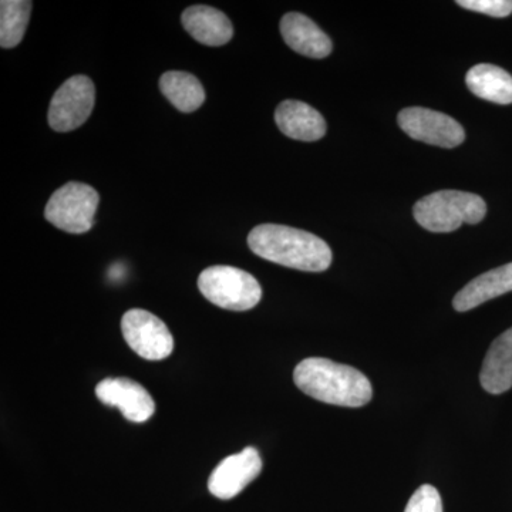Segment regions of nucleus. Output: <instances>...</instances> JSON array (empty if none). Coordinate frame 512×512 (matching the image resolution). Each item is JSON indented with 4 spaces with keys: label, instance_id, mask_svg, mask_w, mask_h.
I'll return each mask as SVG.
<instances>
[{
    "label": "nucleus",
    "instance_id": "4",
    "mask_svg": "<svg viewBox=\"0 0 512 512\" xmlns=\"http://www.w3.org/2000/svg\"><path fill=\"white\" fill-rule=\"evenodd\" d=\"M198 288L205 299L227 311H249L262 298L261 285L254 276L234 266L204 269L198 276Z\"/></svg>",
    "mask_w": 512,
    "mask_h": 512
},
{
    "label": "nucleus",
    "instance_id": "15",
    "mask_svg": "<svg viewBox=\"0 0 512 512\" xmlns=\"http://www.w3.org/2000/svg\"><path fill=\"white\" fill-rule=\"evenodd\" d=\"M485 392L503 394L512 387V328L498 336L485 355L480 373Z\"/></svg>",
    "mask_w": 512,
    "mask_h": 512
},
{
    "label": "nucleus",
    "instance_id": "7",
    "mask_svg": "<svg viewBox=\"0 0 512 512\" xmlns=\"http://www.w3.org/2000/svg\"><path fill=\"white\" fill-rule=\"evenodd\" d=\"M121 332L131 350L146 360H163L173 353L174 338L153 313L131 309L121 319Z\"/></svg>",
    "mask_w": 512,
    "mask_h": 512
},
{
    "label": "nucleus",
    "instance_id": "16",
    "mask_svg": "<svg viewBox=\"0 0 512 512\" xmlns=\"http://www.w3.org/2000/svg\"><path fill=\"white\" fill-rule=\"evenodd\" d=\"M468 89L480 99L491 103H512V76L494 64L481 63L471 67L466 76Z\"/></svg>",
    "mask_w": 512,
    "mask_h": 512
},
{
    "label": "nucleus",
    "instance_id": "2",
    "mask_svg": "<svg viewBox=\"0 0 512 512\" xmlns=\"http://www.w3.org/2000/svg\"><path fill=\"white\" fill-rule=\"evenodd\" d=\"M293 380L306 396L333 406L363 407L373 397L372 383L362 372L323 357L302 360Z\"/></svg>",
    "mask_w": 512,
    "mask_h": 512
},
{
    "label": "nucleus",
    "instance_id": "6",
    "mask_svg": "<svg viewBox=\"0 0 512 512\" xmlns=\"http://www.w3.org/2000/svg\"><path fill=\"white\" fill-rule=\"evenodd\" d=\"M96 103V89L89 77L74 76L64 82L53 96L49 126L57 133H69L86 123Z\"/></svg>",
    "mask_w": 512,
    "mask_h": 512
},
{
    "label": "nucleus",
    "instance_id": "10",
    "mask_svg": "<svg viewBox=\"0 0 512 512\" xmlns=\"http://www.w3.org/2000/svg\"><path fill=\"white\" fill-rule=\"evenodd\" d=\"M101 403L117 407L128 421L144 423L156 413V403L140 383L127 377H109L96 386Z\"/></svg>",
    "mask_w": 512,
    "mask_h": 512
},
{
    "label": "nucleus",
    "instance_id": "17",
    "mask_svg": "<svg viewBox=\"0 0 512 512\" xmlns=\"http://www.w3.org/2000/svg\"><path fill=\"white\" fill-rule=\"evenodd\" d=\"M160 89L175 109L192 113L205 101L204 87L197 77L187 72H167L161 76Z\"/></svg>",
    "mask_w": 512,
    "mask_h": 512
},
{
    "label": "nucleus",
    "instance_id": "13",
    "mask_svg": "<svg viewBox=\"0 0 512 512\" xmlns=\"http://www.w3.org/2000/svg\"><path fill=\"white\" fill-rule=\"evenodd\" d=\"M181 22L184 29L202 45H227L234 36L231 20L221 10L211 6L195 5L185 9Z\"/></svg>",
    "mask_w": 512,
    "mask_h": 512
},
{
    "label": "nucleus",
    "instance_id": "3",
    "mask_svg": "<svg viewBox=\"0 0 512 512\" xmlns=\"http://www.w3.org/2000/svg\"><path fill=\"white\" fill-rule=\"evenodd\" d=\"M413 214L427 231L446 234L457 231L463 224L476 225L483 221L487 204L480 195L471 192L444 190L417 201Z\"/></svg>",
    "mask_w": 512,
    "mask_h": 512
},
{
    "label": "nucleus",
    "instance_id": "20",
    "mask_svg": "<svg viewBox=\"0 0 512 512\" xmlns=\"http://www.w3.org/2000/svg\"><path fill=\"white\" fill-rule=\"evenodd\" d=\"M457 5L493 18H507L512 13V0H458Z\"/></svg>",
    "mask_w": 512,
    "mask_h": 512
},
{
    "label": "nucleus",
    "instance_id": "5",
    "mask_svg": "<svg viewBox=\"0 0 512 512\" xmlns=\"http://www.w3.org/2000/svg\"><path fill=\"white\" fill-rule=\"evenodd\" d=\"M99 202V192L90 185L69 183L50 197L45 217L64 232L86 234L93 228Z\"/></svg>",
    "mask_w": 512,
    "mask_h": 512
},
{
    "label": "nucleus",
    "instance_id": "19",
    "mask_svg": "<svg viewBox=\"0 0 512 512\" xmlns=\"http://www.w3.org/2000/svg\"><path fill=\"white\" fill-rule=\"evenodd\" d=\"M404 512H443V501L437 488L424 484L412 495Z\"/></svg>",
    "mask_w": 512,
    "mask_h": 512
},
{
    "label": "nucleus",
    "instance_id": "12",
    "mask_svg": "<svg viewBox=\"0 0 512 512\" xmlns=\"http://www.w3.org/2000/svg\"><path fill=\"white\" fill-rule=\"evenodd\" d=\"M276 126L293 140L318 141L325 137L326 121L318 110L298 100H286L275 111Z\"/></svg>",
    "mask_w": 512,
    "mask_h": 512
},
{
    "label": "nucleus",
    "instance_id": "1",
    "mask_svg": "<svg viewBox=\"0 0 512 512\" xmlns=\"http://www.w3.org/2000/svg\"><path fill=\"white\" fill-rule=\"evenodd\" d=\"M259 258L303 272H323L332 264V251L322 238L286 225L262 224L248 235Z\"/></svg>",
    "mask_w": 512,
    "mask_h": 512
},
{
    "label": "nucleus",
    "instance_id": "8",
    "mask_svg": "<svg viewBox=\"0 0 512 512\" xmlns=\"http://www.w3.org/2000/svg\"><path fill=\"white\" fill-rule=\"evenodd\" d=\"M397 121L407 136L430 146L454 148L466 140L461 124L440 111L409 107L400 111Z\"/></svg>",
    "mask_w": 512,
    "mask_h": 512
},
{
    "label": "nucleus",
    "instance_id": "9",
    "mask_svg": "<svg viewBox=\"0 0 512 512\" xmlns=\"http://www.w3.org/2000/svg\"><path fill=\"white\" fill-rule=\"evenodd\" d=\"M262 460L258 450L247 447L241 453L224 458L208 480V490L220 500H232L258 478Z\"/></svg>",
    "mask_w": 512,
    "mask_h": 512
},
{
    "label": "nucleus",
    "instance_id": "14",
    "mask_svg": "<svg viewBox=\"0 0 512 512\" xmlns=\"http://www.w3.org/2000/svg\"><path fill=\"white\" fill-rule=\"evenodd\" d=\"M511 291L512 262L477 276L454 296L453 306L457 312L471 311V309Z\"/></svg>",
    "mask_w": 512,
    "mask_h": 512
},
{
    "label": "nucleus",
    "instance_id": "18",
    "mask_svg": "<svg viewBox=\"0 0 512 512\" xmlns=\"http://www.w3.org/2000/svg\"><path fill=\"white\" fill-rule=\"evenodd\" d=\"M32 2L2 0L0 2V46L12 49L22 42L30 19Z\"/></svg>",
    "mask_w": 512,
    "mask_h": 512
},
{
    "label": "nucleus",
    "instance_id": "11",
    "mask_svg": "<svg viewBox=\"0 0 512 512\" xmlns=\"http://www.w3.org/2000/svg\"><path fill=\"white\" fill-rule=\"evenodd\" d=\"M281 33L286 45L299 55L323 59L332 52V40L308 16L286 13L281 20Z\"/></svg>",
    "mask_w": 512,
    "mask_h": 512
}]
</instances>
